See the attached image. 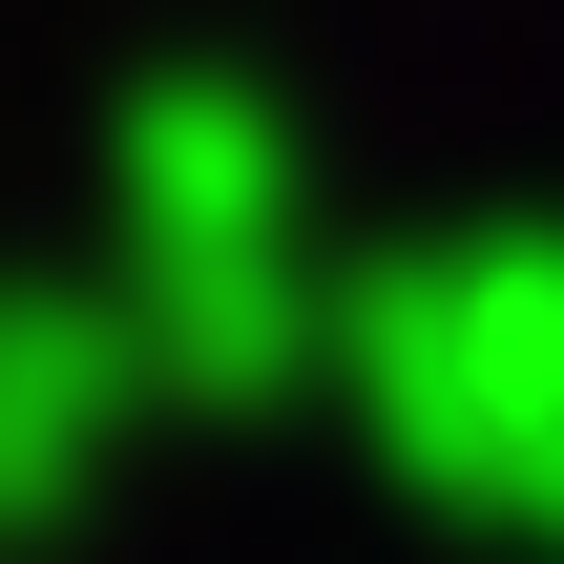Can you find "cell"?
I'll use <instances>...</instances> for the list:
<instances>
[{"instance_id":"1","label":"cell","mask_w":564,"mask_h":564,"mask_svg":"<svg viewBox=\"0 0 564 564\" xmlns=\"http://www.w3.org/2000/svg\"><path fill=\"white\" fill-rule=\"evenodd\" d=\"M105 314H126L147 398H188V419H251L293 377L314 230H293V126L230 63L126 84V147H105Z\"/></svg>"},{"instance_id":"2","label":"cell","mask_w":564,"mask_h":564,"mask_svg":"<svg viewBox=\"0 0 564 564\" xmlns=\"http://www.w3.org/2000/svg\"><path fill=\"white\" fill-rule=\"evenodd\" d=\"M147 419V356H126V314L105 293H63V272H0V544L21 523H63L84 481H105V440Z\"/></svg>"}]
</instances>
